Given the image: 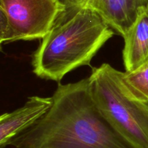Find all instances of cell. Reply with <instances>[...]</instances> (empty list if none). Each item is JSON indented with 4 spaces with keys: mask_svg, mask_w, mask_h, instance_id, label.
Listing matches in <instances>:
<instances>
[{
    "mask_svg": "<svg viewBox=\"0 0 148 148\" xmlns=\"http://www.w3.org/2000/svg\"><path fill=\"white\" fill-rule=\"evenodd\" d=\"M49 111L12 138L14 148H139L104 117L90 93L88 78L59 84Z\"/></svg>",
    "mask_w": 148,
    "mask_h": 148,
    "instance_id": "6da1fadb",
    "label": "cell"
},
{
    "mask_svg": "<svg viewBox=\"0 0 148 148\" xmlns=\"http://www.w3.org/2000/svg\"><path fill=\"white\" fill-rule=\"evenodd\" d=\"M114 34L95 10L65 7L33 53V73L42 79L60 81L73 70L90 65Z\"/></svg>",
    "mask_w": 148,
    "mask_h": 148,
    "instance_id": "7a4b0ae2",
    "label": "cell"
},
{
    "mask_svg": "<svg viewBox=\"0 0 148 148\" xmlns=\"http://www.w3.org/2000/svg\"><path fill=\"white\" fill-rule=\"evenodd\" d=\"M88 80L95 104L113 127L137 147L148 148V103L130 94L122 72L103 63L92 68Z\"/></svg>",
    "mask_w": 148,
    "mask_h": 148,
    "instance_id": "3957f363",
    "label": "cell"
},
{
    "mask_svg": "<svg viewBox=\"0 0 148 148\" xmlns=\"http://www.w3.org/2000/svg\"><path fill=\"white\" fill-rule=\"evenodd\" d=\"M65 10L61 0H0V41L42 39Z\"/></svg>",
    "mask_w": 148,
    "mask_h": 148,
    "instance_id": "277c9868",
    "label": "cell"
},
{
    "mask_svg": "<svg viewBox=\"0 0 148 148\" xmlns=\"http://www.w3.org/2000/svg\"><path fill=\"white\" fill-rule=\"evenodd\" d=\"M65 7L90 8L122 37L148 7V0H61Z\"/></svg>",
    "mask_w": 148,
    "mask_h": 148,
    "instance_id": "5b68a950",
    "label": "cell"
},
{
    "mask_svg": "<svg viewBox=\"0 0 148 148\" xmlns=\"http://www.w3.org/2000/svg\"><path fill=\"white\" fill-rule=\"evenodd\" d=\"M52 97L32 96L22 107L0 117V147H6L9 141L31 126L51 108Z\"/></svg>",
    "mask_w": 148,
    "mask_h": 148,
    "instance_id": "8992f818",
    "label": "cell"
},
{
    "mask_svg": "<svg viewBox=\"0 0 148 148\" xmlns=\"http://www.w3.org/2000/svg\"><path fill=\"white\" fill-rule=\"evenodd\" d=\"M123 60L126 72H132L148 62V7L124 36Z\"/></svg>",
    "mask_w": 148,
    "mask_h": 148,
    "instance_id": "52a82bcc",
    "label": "cell"
},
{
    "mask_svg": "<svg viewBox=\"0 0 148 148\" xmlns=\"http://www.w3.org/2000/svg\"><path fill=\"white\" fill-rule=\"evenodd\" d=\"M122 80L134 98L148 103V62L132 72H122Z\"/></svg>",
    "mask_w": 148,
    "mask_h": 148,
    "instance_id": "ba28073f",
    "label": "cell"
}]
</instances>
